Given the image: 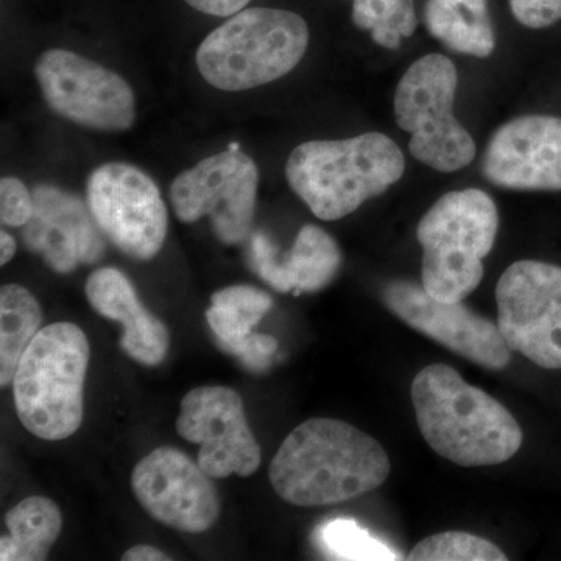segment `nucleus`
<instances>
[{
	"instance_id": "1",
	"label": "nucleus",
	"mask_w": 561,
	"mask_h": 561,
	"mask_svg": "<svg viewBox=\"0 0 561 561\" xmlns=\"http://www.w3.org/2000/svg\"><path fill=\"white\" fill-rule=\"evenodd\" d=\"M390 470L386 449L370 435L345 421L311 419L280 443L268 478L280 500L323 507L379 489Z\"/></svg>"
},
{
	"instance_id": "2",
	"label": "nucleus",
	"mask_w": 561,
	"mask_h": 561,
	"mask_svg": "<svg viewBox=\"0 0 561 561\" xmlns=\"http://www.w3.org/2000/svg\"><path fill=\"white\" fill-rule=\"evenodd\" d=\"M411 393L424 440L459 467H493L522 448L523 431L515 416L449 365L423 368Z\"/></svg>"
},
{
	"instance_id": "3",
	"label": "nucleus",
	"mask_w": 561,
	"mask_h": 561,
	"mask_svg": "<svg viewBox=\"0 0 561 561\" xmlns=\"http://www.w3.org/2000/svg\"><path fill=\"white\" fill-rule=\"evenodd\" d=\"M404 169V154L394 140L382 133H365L301 144L287 160L286 176L313 216L331 221L383 194Z\"/></svg>"
},
{
	"instance_id": "4",
	"label": "nucleus",
	"mask_w": 561,
	"mask_h": 561,
	"mask_svg": "<svg viewBox=\"0 0 561 561\" xmlns=\"http://www.w3.org/2000/svg\"><path fill=\"white\" fill-rule=\"evenodd\" d=\"M91 348L77 324L43 328L18 365L13 379L18 419L41 440L72 437L83 423V389Z\"/></svg>"
},
{
	"instance_id": "5",
	"label": "nucleus",
	"mask_w": 561,
	"mask_h": 561,
	"mask_svg": "<svg viewBox=\"0 0 561 561\" xmlns=\"http://www.w3.org/2000/svg\"><path fill=\"white\" fill-rule=\"evenodd\" d=\"M308 46L309 28L300 14L247 9L209 33L195 60L210 87L247 91L287 76L302 60Z\"/></svg>"
},
{
	"instance_id": "6",
	"label": "nucleus",
	"mask_w": 561,
	"mask_h": 561,
	"mask_svg": "<svg viewBox=\"0 0 561 561\" xmlns=\"http://www.w3.org/2000/svg\"><path fill=\"white\" fill-rule=\"evenodd\" d=\"M497 227L496 203L486 192L463 190L443 195L416 228L423 249L421 284L427 294L440 301L459 302L478 289Z\"/></svg>"
},
{
	"instance_id": "7",
	"label": "nucleus",
	"mask_w": 561,
	"mask_h": 561,
	"mask_svg": "<svg viewBox=\"0 0 561 561\" xmlns=\"http://www.w3.org/2000/svg\"><path fill=\"white\" fill-rule=\"evenodd\" d=\"M457 87L454 62L430 54L405 70L394 92V117L412 136L411 153L438 172L460 171L476 158L474 139L454 116Z\"/></svg>"
},
{
	"instance_id": "8",
	"label": "nucleus",
	"mask_w": 561,
	"mask_h": 561,
	"mask_svg": "<svg viewBox=\"0 0 561 561\" xmlns=\"http://www.w3.org/2000/svg\"><path fill=\"white\" fill-rule=\"evenodd\" d=\"M260 171L241 150L230 149L205 158L181 172L171 186L175 216L184 224L209 217L225 245L245 241L256 213Z\"/></svg>"
},
{
	"instance_id": "9",
	"label": "nucleus",
	"mask_w": 561,
	"mask_h": 561,
	"mask_svg": "<svg viewBox=\"0 0 561 561\" xmlns=\"http://www.w3.org/2000/svg\"><path fill=\"white\" fill-rule=\"evenodd\" d=\"M88 206L103 236L138 261L158 256L168 238V208L146 172L125 162H106L88 179Z\"/></svg>"
},
{
	"instance_id": "10",
	"label": "nucleus",
	"mask_w": 561,
	"mask_h": 561,
	"mask_svg": "<svg viewBox=\"0 0 561 561\" xmlns=\"http://www.w3.org/2000/svg\"><path fill=\"white\" fill-rule=\"evenodd\" d=\"M497 328L508 348L535 365L561 370V267L518 261L496 287Z\"/></svg>"
},
{
	"instance_id": "11",
	"label": "nucleus",
	"mask_w": 561,
	"mask_h": 561,
	"mask_svg": "<svg viewBox=\"0 0 561 561\" xmlns=\"http://www.w3.org/2000/svg\"><path fill=\"white\" fill-rule=\"evenodd\" d=\"M44 101L62 119L99 131H127L135 124L136 101L119 73L73 51H44L35 65Z\"/></svg>"
},
{
	"instance_id": "12",
	"label": "nucleus",
	"mask_w": 561,
	"mask_h": 561,
	"mask_svg": "<svg viewBox=\"0 0 561 561\" xmlns=\"http://www.w3.org/2000/svg\"><path fill=\"white\" fill-rule=\"evenodd\" d=\"M176 431L201 446L197 463L213 479L249 478L260 470L262 453L238 391L221 386L198 387L181 400Z\"/></svg>"
},
{
	"instance_id": "13",
	"label": "nucleus",
	"mask_w": 561,
	"mask_h": 561,
	"mask_svg": "<svg viewBox=\"0 0 561 561\" xmlns=\"http://www.w3.org/2000/svg\"><path fill=\"white\" fill-rule=\"evenodd\" d=\"M210 479L186 454L161 446L136 465L131 489L151 518L184 534H203L220 515L219 494Z\"/></svg>"
},
{
	"instance_id": "14",
	"label": "nucleus",
	"mask_w": 561,
	"mask_h": 561,
	"mask_svg": "<svg viewBox=\"0 0 561 561\" xmlns=\"http://www.w3.org/2000/svg\"><path fill=\"white\" fill-rule=\"evenodd\" d=\"M383 302L398 319L474 364L502 370L512 359V350L497 324L483 319L459 302L431 297L423 284L393 280L387 284Z\"/></svg>"
},
{
	"instance_id": "15",
	"label": "nucleus",
	"mask_w": 561,
	"mask_h": 561,
	"mask_svg": "<svg viewBox=\"0 0 561 561\" xmlns=\"http://www.w3.org/2000/svg\"><path fill=\"white\" fill-rule=\"evenodd\" d=\"M482 172L490 183L518 191H561V119L523 116L491 136Z\"/></svg>"
},
{
	"instance_id": "16",
	"label": "nucleus",
	"mask_w": 561,
	"mask_h": 561,
	"mask_svg": "<svg viewBox=\"0 0 561 561\" xmlns=\"http://www.w3.org/2000/svg\"><path fill=\"white\" fill-rule=\"evenodd\" d=\"M32 194L35 210L22 227L25 247L61 275L81 264H98L105 253V241L90 206L77 195L47 183L36 184Z\"/></svg>"
},
{
	"instance_id": "17",
	"label": "nucleus",
	"mask_w": 561,
	"mask_h": 561,
	"mask_svg": "<svg viewBox=\"0 0 561 561\" xmlns=\"http://www.w3.org/2000/svg\"><path fill=\"white\" fill-rule=\"evenodd\" d=\"M84 295L99 316L122 324L119 343L128 357L147 367H157L165 359L171 345L168 327L144 308L124 273L113 267L92 272Z\"/></svg>"
},
{
	"instance_id": "18",
	"label": "nucleus",
	"mask_w": 561,
	"mask_h": 561,
	"mask_svg": "<svg viewBox=\"0 0 561 561\" xmlns=\"http://www.w3.org/2000/svg\"><path fill=\"white\" fill-rule=\"evenodd\" d=\"M424 21L434 38L459 54L486 58L496 47L489 0H430Z\"/></svg>"
},
{
	"instance_id": "19",
	"label": "nucleus",
	"mask_w": 561,
	"mask_h": 561,
	"mask_svg": "<svg viewBox=\"0 0 561 561\" xmlns=\"http://www.w3.org/2000/svg\"><path fill=\"white\" fill-rule=\"evenodd\" d=\"M9 535L0 540L2 561H43L62 529L60 507L44 496H31L5 515Z\"/></svg>"
},
{
	"instance_id": "20",
	"label": "nucleus",
	"mask_w": 561,
	"mask_h": 561,
	"mask_svg": "<svg viewBox=\"0 0 561 561\" xmlns=\"http://www.w3.org/2000/svg\"><path fill=\"white\" fill-rule=\"evenodd\" d=\"M35 295L18 284L0 289V386L13 383L18 365L43 324Z\"/></svg>"
},
{
	"instance_id": "21",
	"label": "nucleus",
	"mask_w": 561,
	"mask_h": 561,
	"mask_svg": "<svg viewBox=\"0 0 561 561\" xmlns=\"http://www.w3.org/2000/svg\"><path fill=\"white\" fill-rule=\"evenodd\" d=\"M287 290L319 291L334 279L342 265V251L327 231L306 225L298 232L290 253L280 261Z\"/></svg>"
},
{
	"instance_id": "22",
	"label": "nucleus",
	"mask_w": 561,
	"mask_h": 561,
	"mask_svg": "<svg viewBox=\"0 0 561 561\" xmlns=\"http://www.w3.org/2000/svg\"><path fill=\"white\" fill-rule=\"evenodd\" d=\"M353 22L390 50L400 49L402 39L412 36L419 25L413 0H354Z\"/></svg>"
},
{
	"instance_id": "23",
	"label": "nucleus",
	"mask_w": 561,
	"mask_h": 561,
	"mask_svg": "<svg viewBox=\"0 0 561 561\" xmlns=\"http://www.w3.org/2000/svg\"><path fill=\"white\" fill-rule=\"evenodd\" d=\"M319 537L321 548L337 560H400L397 552L354 519L327 523L320 527Z\"/></svg>"
},
{
	"instance_id": "24",
	"label": "nucleus",
	"mask_w": 561,
	"mask_h": 561,
	"mask_svg": "<svg viewBox=\"0 0 561 561\" xmlns=\"http://www.w3.org/2000/svg\"><path fill=\"white\" fill-rule=\"evenodd\" d=\"M411 561H505L507 556L489 540L467 531H443L419 542Z\"/></svg>"
},
{
	"instance_id": "25",
	"label": "nucleus",
	"mask_w": 561,
	"mask_h": 561,
	"mask_svg": "<svg viewBox=\"0 0 561 561\" xmlns=\"http://www.w3.org/2000/svg\"><path fill=\"white\" fill-rule=\"evenodd\" d=\"M33 194L20 179L3 176L0 181V220L11 228H22L32 219Z\"/></svg>"
},
{
	"instance_id": "26",
	"label": "nucleus",
	"mask_w": 561,
	"mask_h": 561,
	"mask_svg": "<svg viewBox=\"0 0 561 561\" xmlns=\"http://www.w3.org/2000/svg\"><path fill=\"white\" fill-rule=\"evenodd\" d=\"M251 257H253L254 271L268 286L280 294H287L286 276L283 264L278 257V249L273 245L271 239L264 232H254L251 236Z\"/></svg>"
},
{
	"instance_id": "27",
	"label": "nucleus",
	"mask_w": 561,
	"mask_h": 561,
	"mask_svg": "<svg viewBox=\"0 0 561 561\" xmlns=\"http://www.w3.org/2000/svg\"><path fill=\"white\" fill-rule=\"evenodd\" d=\"M210 302L232 306L257 321L264 319L265 313L271 312L273 306L272 297L267 291L251 286H231L216 291L210 297Z\"/></svg>"
},
{
	"instance_id": "28",
	"label": "nucleus",
	"mask_w": 561,
	"mask_h": 561,
	"mask_svg": "<svg viewBox=\"0 0 561 561\" xmlns=\"http://www.w3.org/2000/svg\"><path fill=\"white\" fill-rule=\"evenodd\" d=\"M513 16L529 28H546L561 20V0H511Z\"/></svg>"
},
{
	"instance_id": "29",
	"label": "nucleus",
	"mask_w": 561,
	"mask_h": 561,
	"mask_svg": "<svg viewBox=\"0 0 561 561\" xmlns=\"http://www.w3.org/2000/svg\"><path fill=\"white\" fill-rule=\"evenodd\" d=\"M192 9L209 16H234L236 13L245 9L251 0H184Z\"/></svg>"
},
{
	"instance_id": "30",
	"label": "nucleus",
	"mask_w": 561,
	"mask_h": 561,
	"mask_svg": "<svg viewBox=\"0 0 561 561\" xmlns=\"http://www.w3.org/2000/svg\"><path fill=\"white\" fill-rule=\"evenodd\" d=\"M172 560L171 557L165 556L160 549L153 548L150 545L133 546L127 552L122 556V561H168Z\"/></svg>"
},
{
	"instance_id": "31",
	"label": "nucleus",
	"mask_w": 561,
	"mask_h": 561,
	"mask_svg": "<svg viewBox=\"0 0 561 561\" xmlns=\"http://www.w3.org/2000/svg\"><path fill=\"white\" fill-rule=\"evenodd\" d=\"M18 243L14 241L13 236L5 230L0 232V264L7 265L11 260H13L14 254H16Z\"/></svg>"
}]
</instances>
